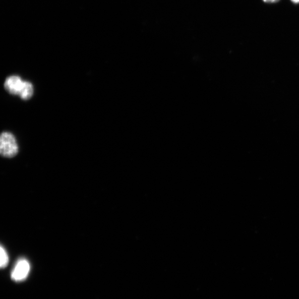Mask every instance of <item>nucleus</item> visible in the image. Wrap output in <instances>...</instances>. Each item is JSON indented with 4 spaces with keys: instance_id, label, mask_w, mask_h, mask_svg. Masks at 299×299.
<instances>
[{
    "instance_id": "423d86ee",
    "label": "nucleus",
    "mask_w": 299,
    "mask_h": 299,
    "mask_svg": "<svg viewBox=\"0 0 299 299\" xmlns=\"http://www.w3.org/2000/svg\"><path fill=\"white\" fill-rule=\"evenodd\" d=\"M265 3H275L279 1V0H263Z\"/></svg>"
},
{
    "instance_id": "20e7f679",
    "label": "nucleus",
    "mask_w": 299,
    "mask_h": 299,
    "mask_svg": "<svg viewBox=\"0 0 299 299\" xmlns=\"http://www.w3.org/2000/svg\"><path fill=\"white\" fill-rule=\"evenodd\" d=\"M33 94V87L32 84L29 82L24 81L20 90L19 95L21 99L28 100L30 99Z\"/></svg>"
},
{
    "instance_id": "f03ea898",
    "label": "nucleus",
    "mask_w": 299,
    "mask_h": 299,
    "mask_svg": "<svg viewBox=\"0 0 299 299\" xmlns=\"http://www.w3.org/2000/svg\"><path fill=\"white\" fill-rule=\"evenodd\" d=\"M30 270L29 263L25 259H21L17 263L12 274H11V278L16 281L24 280L29 275Z\"/></svg>"
},
{
    "instance_id": "39448f33",
    "label": "nucleus",
    "mask_w": 299,
    "mask_h": 299,
    "mask_svg": "<svg viewBox=\"0 0 299 299\" xmlns=\"http://www.w3.org/2000/svg\"><path fill=\"white\" fill-rule=\"evenodd\" d=\"M0 256H1V264H0V266H1L2 268H4L8 266L9 263V257L7 251L2 246L1 247Z\"/></svg>"
},
{
    "instance_id": "f257e3e1",
    "label": "nucleus",
    "mask_w": 299,
    "mask_h": 299,
    "mask_svg": "<svg viewBox=\"0 0 299 299\" xmlns=\"http://www.w3.org/2000/svg\"><path fill=\"white\" fill-rule=\"evenodd\" d=\"M17 141L12 134L4 132L0 138V152L6 157H13L18 153Z\"/></svg>"
},
{
    "instance_id": "0eeeda50",
    "label": "nucleus",
    "mask_w": 299,
    "mask_h": 299,
    "mask_svg": "<svg viewBox=\"0 0 299 299\" xmlns=\"http://www.w3.org/2000/svg\"><path fill=\"white\" fill-rule=\"evenodd\" d=\"M291 2L295 4H299V0H291Z\"/></svg>"
},
{
    "instance_id": "7ed1b4c3",
    "label": "nucleus",
    "mask_w": 299,
    "mask_h": 299,
    "mask_svg": "<svg viewBox=\"0 0 299 299\" xmlns=\"http://www.w3.org/2000/svg\"><path fill=\"white\" fill-rule=\"evenodd\" d=\"M23 82L24 81H22L19 76H10L5 81L4 84L5 88L10 94L19 95Z\"/></svg>"
}]
</instances>
